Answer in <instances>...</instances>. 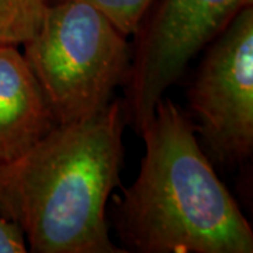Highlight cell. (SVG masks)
Masks as SVG:
<instances>
[{
	"label": "cell",
	"instance_id": "1",
	"mask_svg": "<svg viewBox=\"0 0 253 253\" xmlns=\"http://www.w3.org/2000/svg\"><path fill=\"white\" fill-rule=\"evenodd\" d=\"M123 101L56 126L0 166V215L34 253H124L110 239L106 207L124 165Z\"/></svg>",
	"mask_w": 253,
	"mask_h": 253
},
{
	"label": "cell",
	"instance_id": "8",
	"mask_svg": "<svg viewBox=\"0 0 253 253\" xmlns=\"http://www.w3.org/2000/svg\"><path fill=\"white\" fill-rule=\"evenodd\" d=\"M90 3L101 13H104L110 21L124 34H135L141 21L155 0H83Z\"/></svg>",
	"mask_w": 253,
	"mask_h": 253
},
{
	"label": "cell",
	"instance_id": "4",
	"mask_svg": "<svg viewBox=\"0 0 253 253\" xmlns=\"http://www.w3.org/2000/svg\"><path fill=\"white\" fill-rule=\"evenodd\" d=\"M253 0H155L135 31L126 73V120L139 135L189 62Z\"/></svg>",
	"mask_w": 253,
	"mask_h": 253
},
{
	"label": "cell",
	"instance_id": "6",
	"mask_svg": "<svg viewBox=\"0 0 253 253\" xmlns=\"http://www.w3.org/2000/svg\"><path fill=\"white\" fill-rule=\"evenodd\" d=\"M56 126L17 46H0V166L17 159Z\"/></svg>",
	"mask_w": 253,
	"mask_h": 253
},
{
	"label": "cell",
	"instance_id": "5",
	"mask_svg": "<svg viewBox=\"0 0 253 253\" xmlns=\"http://www.w3.org/2000/svg\"><path fill=\"white\" fill-rule=\"evenodd\" d=\"M210 44L189 89L194 129L218 162L242 163L253 152V6Z\"/></svg>",
	"mask_w": 253,
	"mask_h": 253
},
{
	"label": "cell",
	"instance_id": "9",
	"mask_svg": "<svg viewBox=\"0 0 253 253\" xmlns=\"http://www.w3.org/2000/svg\"><path fill=\"white\" fill-rule=\"evenodd\" d=\"M27 251L23 231L0 215V253H26Z\"/></svg>",
	"mask_w": 253,
	"mask_h": 253
},
{
	"label": "cell",
	"instance_id": "2",
	"mask_svg": "<svg viewBox=\"0 0 253 253\" xmlns=\"http://www.w3.org/2000/svg\"><path fill=\"white\" fill-rule=\"evenodd\" d=\"M139 136V173L114 196L113 222L126 252L252 253V226L180 107L163 96Z\"/></svg>",
	"mask_w": 253,
	"mask_h": 253
},
{
	"label": "cell",
	"instance_id": "7",
	"mask_svg": "<svg viewBox=\"0 0 253 253\" xmlns=\"http://www.w3.org/2000/svg\"><path fill=\"white\" fill-rule=\"evenodd\" d=\"M48 0H0V46L27 42L38 31Z\"/></svg>",
	"mask_w": 253,
	"mask_h": 253
},
{
	"label": "cell",
	"instance_id": "3",
	"mask_svg": "<svg viewBox=\"0 0 253 253\" xmlns=\"http://www.w3.org/2000/svg\"><path fill=\"white\" fill-rule=\"evenodd\" d=\"M23 45L56 124L81 121L106 109L131 63L126 36L83 0L48 4L38 31Z\"/></svg>",
	"mask_w": 253,
	"mask_h": 253
}]
</instances>
